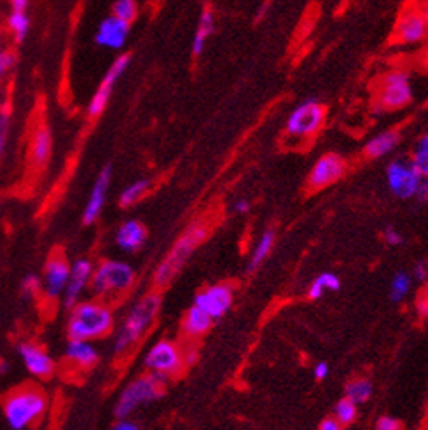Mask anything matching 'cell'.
Returning a JSON list of instances; mask_svg holds the SVG:
<instances>
[{
	"mask_svg": "<svg viewBox=\"0 0 428 430\" xmlns=\"http://www.w3.org/2000/svg\"><path fill=\"white\" fill-rule=\"evenodd\" d=\"M275 240H276V233L273 230H266L262 236L257 242L256 249H254L252 255H250V262H249V271H256L257 268H261L262 262L268 259V255L271 254L273 247H275Z\"/></svg>",
	"mask_w": 428,
	"mask_h": 430,
	"instance_id": "25",
	"label": "cell"
},
{
	"mask_svg": "<svg viewBox=\"0 0 428 430\" xmlns=\"http://www.w3.org/2000/svg\"><path fill=\"white\" fill-rule=\"evenodd\" d=\"M18 354L32 377L49 378L55 373V359L41 344L32 343V341H25V343H21L18 347Z\"/></svg>",
	"mask_w": 428,
	"mask_h": 430,
	"instance_id": "15",
	"label": "cell"
},
{
	"mask_svg": "<svg viewBox=\"0 0 428 430\" xmlns=\"http://www.w3.org/2000/svg\"><path fill=\"white\" fill-rule=\"evenodd\" d=\"M11 4V11H21V13H26L28 9V0H9Z\"/></svg>",
	"mask_w": 428,
	"mask_h": 430,
	"instance_id": "44",
	"label": "cell"
},
{
	"mask_svg": "<svg viewBox=\"0 0 428 430\" xmlns=\"http://www.w3.org/2000/svg\"><path fill=\"white\" fill-rule=\"evenodd\" d=\"M372 395V383L367 378H355L346 385L345 397L355 402V404H364L371 399Z\"/></svg>",
	"mask_w": 428,
	"mask_h": 430,
	"instance_id": "27",
	"label": "cell"
},
{
	"mask_svg": "<svg viewBox=\"0 0 428 430\" xmlns=\"http://www.w3.org/2000/svg\"><path fill=\"white\" fill-rule=\"evenodd\" d=\"M93 262L90 259H77L74 265H71V275H68L67 287L63 290V303L68 308L79 303L84 290L90 287L91 277H93Z\"/></svg>",
	"mask_w": 428,
	"mask_h": 430,
	"instance_id": "16",
	"label": "cell"
},
{
	"mask_svg": "<svg viewBox=\"0 0 428 430\" xmlns=\"http://www.w3.org/2000/svg\"><path fill=\"white\" fill-rule=\"evenodd\" d=\"M65 357H67L68 362L79 367V369H90V367L96 366L100 355L91 341L71 339L67 348H65Z\"/></svg>",
	"mask_w": 428,
	"mask_h": 430,
	"instance_id": "21",
	"label": "cell"
},
{
	"mask_svg": "<svg viewBox=\"0 0 428 430\" xmlns=\"http://www.w3.org/2000/svg\"><path fill=\"white\" fill-rule=\"evenodd\" d=\"M325 121V108L317 100H306L292 111V114L287 119V130L288 137L296 138H310L322 128Z\"/></svg>",
	"mask_w": 428,
	"mask_h": 430,
	"instance_id": "7",
	"label": "cell"
},
{
	"mask_svg": "<svg viewBox=\"0 0 428 430\" xmlns=\"http://www.w3.org/2000/svg\"><path fill=\"white\" fill-rule=\"evenodd\" d=\"M212 325H214L212 317H208L203 309H199L198 306L192 304L191 308L187 309L186 317H184L182 329L189 338H202L203 334H207V332L210 331Z\"/></svg>",
	"mask_w": 428,
	"mask_h": 430,
	"instance_id": "23",
	"label": "cell"
},
{
	"mask_svg": "<svg viewBox=\"0 0 428 430\" xmlns=\"http://www.w3.org/2000/svg\"><path fill=\"white\" fill-rule=\"evenodd\" d=\"M4 416L13 430H25L36 425L48 411V397L33 387H23L4 399Z\"/></svg>",
	"mask_w": 428,
	"mask_h": 430,
	"instance_id": "3",
	"label": "cell"
},
{
	"mask_svg": "<svg viewBox=\"0 0 428 430\" xmlns=\"http://www.w3.org/2000/svg\"><path fill=\"white\" fill-rule=\"evenodd\" d=\"M160 309L161 296L157 292H149L144 297H140L128 312L118 336H115L114 354L125 355L126 352H130L138 341L144 338L149 329L156 322Z\"/></svg>",
	"mask_w": 428,
	"mask_h": 430,
	"instance_id": "1",
	"label": "cell"
},
{
	"mask_svg": "<svg viewBox=\"0 0 428 430\" xmlns=\"http://www.w3.org/2000/svg\"><path fill=\"white\" fill-rule=\"evenodd\" d=\"M400 143V133L395 130L383 131V133L376 135L371 140L365 143L364 154L371 160H377V158H383L387 154H390L393 149Z\"/></svg>",
	"mask_w": 428,
	"mask_h": 430,
	"instance_id": "22",
	"label": "cell"
},
{
	"mask_svg": "<svg viewBox=\"0 0 428 430\" xmlns=\"http://www.w3.org/2000/svg\"><path fill=\"white\" fill-rule=\"evenodd\" d=\"M233 210L236 212V214H249V210H250V201H249V200H245V198H240V200L234 201Z\"/></svg>",
	"mask_w": 428,
	"mask_h": 430,
	"instance_id": "43",
	"label": "cell"
},
{
	"mask_svg": "<svg viewBox=\"0 0 428 430\" xmlns=\"http://www.w3.org/2000/svg\"><path fill=\"white\" fill-rule=\"evenodd\" d=\"M207 226H203L202 222H196L177 240L175 245L165 255V259L156 268V273H154V285H156V289H165V287L172 284L173 278L187 265V261L194 254V250L198 249L199 243L207 238Z\"/></svg>",
	"mask_w": 428,
	"mask_h": 430,
	"instance_id": "4",
	"label": "cell"
},
{
	"mask_svg": "<svg viewBox=\"0 0 428 430\" xmlns=\"http://www.w3.org/2000/svg\"><path fill=\"white\" fill-rule=\"evenodd\" d=\"M412 275H414V278L418 282H425L428 277V270H427V262L425 261H419L414 265V271H412Z\"/></svg>",
	"mask_w": 428,
	"mask_h": 430,
	"instance_id": "40",
	"label": "cell"
},
{
	"mask_svg": "<svg viewBox=\"0 0 428 430\" xmlns=\"http://www.w3.org/2000/svg\"><path fill=\"white\" fill-rule=\"evenodd\" d=\"M147 240V230L140 220L130 219L118 227L115 243L122 252H137Z\"/></svg>",
	"mask_w": 428,
	"mask_h": 430,
	"instance_id": "20",
	"label": "cell"
},
{
	"mask_svg": "<svg viewBox=\"0 0 428 430\" xmlns=\"http://www.w3.org/2000/svg\"><path fill=\"white\" fill-rule=\"evenodd\" d=\"M318 430H343V425L334 416H329L318 425Z\"/></svg>",
	"mask_w": 428,
	"mask_h": 430,
	"instance_id": "42",
	"label": "cell"
},
{
	"mask_svg": "<svg viewBox=\"0 0 428 430\" xmlns=\"http://www.w3.org/2000/svg\"><path fill=\"white\" fill-rule=\"evenodd\" d=\"M13 65H14V54L0 49V81H2L4 76L11 71Z\"/></svg>",
	"mask_w": 428,
	"mask_h": 430,
	"instance_id": "38",
	"label": "cell"
},
{
	"mask_svg": "<svg viewBox=\"0 0 428 430\" xmlns=\"http://www.w3.org/2000/svg\"><path fill=\"white\" fill-rule=\"evenodd\" d=\"M357 416H358V406L350 401V399L345 397L335 404L334 418L343 425V427L353 424V421L357 420Z\"/></svg>",
	"mask_w": 428,
	"mask_h": 430,
	"instance_id": "32",
	"label": "cell"
},
{
	"mask_svg": "<svg viewBox=\"0 0 428 430\" xmlns=\"http://www.w3.org/2000/svg\"><path fill=\"white\" fill-rule=\"evenodd\" d=\"M68 275H71V265L63 255L56 254L53 257H49V261L46 262L44 277H42L41 287L42 292L46 294V297L49 300H56V297L63 296V290L67 287Z\"/></svg>",
	"mask_w": 428,
	"mask_h": 430,
	"instance_id": "14",
	"label": "cell"
},
{
	"mask_svg": "<svg viewBox=\"0 0 428 430\" xmlns=\"http://www.w3.org/2000/svg\"><path fill=\"white\" fill-rule=\"evenodd\" d=\"M374 430H402V424L393 416H381Z\"/></svg>",
	"mask_w": 428,
	"mask_h": 430,
	"instance_id": "36",
	"label": "cell"
},
{
	"mask_svg": "<svg viewBox=\"0 0 428 430\" xmlns=\"http://www.w3.org/2000/svg\"><path fill=\"white\" fill-rule=\"evenodd\" d=\"M23 290L26 294H36L41 290V280L36 277V275H28V277L23 280Z\"/></svg>",
	"mask_w": 428,
	"mask_h": 430,
	"instance_id": "39",
	"label": "cell"
},
{
	"mask_svg": "<svg viewBox=\"0 0 428 430\" xmlns=\"http://www.w3.org/2000/svg\"><path fill=\"white\" fill-rule=\"evenodd\" d=\"M165 385H167V378L156 373H147L144 377L133 379L119 395V401L115 404V416H130L142 406L150 404L156 399H160L165 392Z\"/></svg>",
	"mask_w": 428,
	"mask_h": 430,
	"instance_id": "6",
	"label": "cell"
},
{
	"mask_svg": "<svg viewBox=\"0 0 428 430\" xmlns=\"http://www.w3.org/2000/svg\"><path fill=\"white\" fill-rule=\"evenodd\" d=\"M427 177H422L418 170L411 165V161L395 160L387 168V184L390 191L400 200H409L416 196L419 184Z\"/></svg>",
	"mask_w": 428,
	"mask_h": 430,
	"instance_id": "10",
	"label": "cell"
},
{
	"mask_svg": "<svg viewBox=\"0 0 428 430\" xmlns=\"http://www.w3.org/2000/svg\"><path fill=\"white\" fill-rule=\"evenodd\" d=\"M112 430H140V429H138V425L133 424V421L122 420V421H119V424L115 425Z\"/></svg>",
	"mask_w": 428,
	"mask_h": 430,
	"instance_id": "45",
	"label": "cell"
},
{
	"mask_svg": "<svg viewBox=\"0 0 428 430\" xmlns=\"http://www.w3.org/2000/svg\"><path fill=\"white\" fill-rule=\"evenodd\" d=\"M133 284L135 270L131 268L128 262L107 259L93 270L90 287L95 292V296L107 300V297H115L128 292Z\"/></svg>",
	"mask_w": 428,
	"mask_h": 430,
	"instance_id": "5",
	"label": "cell"
},
{
	"mask_svg": "<svg viewBox=\"0 0 428 430\" xmlns=\"http://www.w3.org/2000/svg\"><path fill=\"white\" fill-rule=\"evenodd\" d=\"M427 196H428V184H427V179H425L422 182V184H419V188H418V191H416L414 198H418L419 201H425Z\"/></svg>",
	"mask_w": 428,
	"mask_h": 430,
	"instance_id": "46",
	"label": "cell"
},
{
	"mask_svg": "<svg viewBox=\"0 0 428 430\" xmlns=\"http://www.w3.org/2000/svg\"><path fill=\"white\" fill-rule=\"evenodd\" d=\"M184 366V354L177 343L169 339H161L150 347L145 355V367L149 373H156L160 377H175Z\"/></svg>",
	"mask_w": 428,
	"mask_h": 430,
	"instance_id": "8",
	"label": "cell"
},
{
	"mask_svg": "<svg viewBox=\"0 0 428 430\" xmlns=\"http://www.w3.org/2000/svg\"><path fill=\"white\" fill-rule=\"evenodd\" d=\"M418 308H419V315L423 317V319H427V296L425 297H419L418 301Z\"/></svg>",
	"mask_w": 428,
	"mask_h": 430,
	"instance_id": "47",
	"label": "cell"
},
{
	"mask_svg": "<svg viewBox=\"0 0 428 430\" xmlns=\"http://www.w3.org/2000/svg\"><path fill=\"white\" fill-rule=\"evenodd\" d=\"M346 173V161L339 154H323L311 168L308 184L313 189H323L334 184Z\"/></svg>",
	"mask_w": 428,
	"mask_h": 430,
	"instance_id": "13",
	"label": "cell"
},
{
	"mask_svg": "<svg viewBox=\"0 0 428 430\" xmlns=\"http://www.w3.org/2000/svg\"><path fill=\"white\" fill-rule=\"evenodd\" d=\"M329 371H330L329 364H327V362H318L317 366L313 367V377L317 378L318 382H322V379H325L327 377H329Z\"/></svg>",
	"mask_w": 428,
	"mask_h": 430,
	"instance_id": "41",
	"label": "cell"
},
{
	"mask_svg": "<svg viewBox=\"0 0 428 430\" xmlns=\"http://www.w3.org/2000/svg\"><path fill=\"white\" fill-rule=\"evenodd\" d=\"M412 285V277L406 271H399L393 275L392 284H390V297L393 303H400L402 300H406L409 294Z\"/></svg>",
	"mask_w": 428,
	"mask_h": 430,
	"instance_id": "31",
	"label": "cell"
},
{
	"mask_svg": "<svg viewBox=\"0 0 428 430\" xmlns=\"http://www.w3.org/2000/svg\"><path fill=\"white\" fill-rule=\"evenodd\" d=\"M234 300V290L229 284H215L203 289L202 292L196 294L194 306L212 317V320H221L227 312Z\"/></svg>",
	"mask_w": 428,
	"mask_h": 430,
	"instance_id": "11",
	"label": "cell"
},
{
	"mask_svg": "<svg viewBox=\"0 0 428 430\" xmlns=\"http://www.w3.org/2000/svg\"><path fill=\"white\" fill-rule=\"evenodd\" d=\"M7 369H9V366H7V362H4V360H0V374H6Z\"/></svg>",
	"mask_w": 428,
	"mask_h": 430,
	"instance_id": "48",
	"label": "cell"
},
{
	"mask_svg": "<svg viewBox=\"0 0 428 430\" xmlns=\"http://www.w3.org/2000/svg\"><path fill=\"white\" fill-rule=\"evenodd\" d=\"M51 149H53L51 131H49L46 126L37 128V131L33 133V138H32V145H30V158H32L33 165L37 166L46 165L49 160V156H51Z\"/></svg>",
	"mask_w": 428,
	"mask_h": 430,
	"instance_id": "24",
	"label": "cell"
},
{
	"mask_svg": "<svg viewBox=\"0 0 428 430\" xmlns=\"http://www.w3.org/2000/svg\"><path fill=\"white\" fill-rule=\"evenodd\" d=\"M411 165L418 170V173L422 177L428 175V137L423 135L416 143L414 154H412Z\"/></svg>",
	"mask_w": 428,
	"mask_h": 430,
	"instance_id": "33",
	"label": "cell"
},
{
	"mask_svg": "<svg viewBox=\"0 0 428 430\" xmlns=\"http://www.w3.org/2000/svg\"><path fill=\"white\" fill-rule=\"evenodd\" d=\"M214 14H212V11L207 9L205 13L202 14V18H199L198 30H196L194 41H192V54H194V56H199V54L203 53L207 39L214 32Z\"/></svg>",
	"mask_w": 428,
	"mask_h": 430,
	"instance_id": "26",
	"label": "cell"
},
{
	"mask_svg": "<svg viewBox=\"0 0 428 430\" xmlns=\"http://www.w3.org/2000/svg\"><path fill=\"white\" fill-rule=\"evenodd\" d=\"M9 126H11V112L7 106L0 108V158L4 156V150L7 145V137H9Z\"/></svg>",
	"mask_w": 428,
	"mask_h": 430,
	"instance_id": "35",
	"label": "cell"
},
{
	"mask_svg": "<svg viewBox=\"0 0 428 430\" xmlns=\"http://www.w3.org/2000/svg\"><path fill=\"white\" fill-rule=\"evenodd\" d=\"M383 238H385V242H387L388 245H392V247H399V245H402V243H404L402 233H400L399 230H395V227H392V226H388L387 230H385Z\"/></svg>",
	"mask_w": 428,
	"mask_h": 430,
	"instance_id": "37",
	"label": "cell"
},
{
	"mask_svg": "<svg viewBox=\"0 0 428 430\" xmlns=\"http://www.w3.org/2000/svg\"><path fill=\"white\" fill-rule=\"evenodd\" d=\"M339 289H341V280H339L334 273H322L318 275L313 280V284L310 285L308 296H310V300H320L325 290H333V292H335V290Z\"/></svg>",
	"mask_w": 428,
	"mask_h": 430,
	"instance_id": "29",
	"label": "cell"
},
{
	"mask_svg": "<svg viewBox=\"0 0 428 430\" xmlns=\"http://www.w3.org/2000/svg\"><path fill=\"white\" fill-rule=\"evenodd\" d=\"M110 179H112V166H105V168L100 172V175L96 177L93 189H91V195L88 198V203L84 207L83 220L84 224H93L98 219L100 214L103 210V205H105L107 193L110 188Z\"/></svg>",
	"mask_w": 428,
	"mask_h": 430,
	"instance_id": "18",
	"label": "cell"
},
{
	"mask_svg": "<svg viewBox=\"0 0 428 430\" xmlns=\"http://www.w3.org/2000/svg\"><path fill=\"white\" fill-rule=\"evenodd\" d=\"M112 11H114L112 14H114L115 18L122 19V21L126 23H131L138 14L137 0H115Z\"/></svg>",
	"mask_w": 428,
	"mask_h": 430,
	"instance_id": "34",
	"label": "cell"
},
{
	"mask_svg": "<svg viewBox=\"0 0 428 430\" xmlns=\"http://www.w3.org/2000/svg\"><path fill=\"white\" fill-rule=\"evenodd\" d=\"M149 188H150V180L147 179H140L133 182V184H130L128 188L121 193V196H119V203H121V207L125 208L131 207V205H135L137 201H140L142 198L147 195Z\"/></svg>",
	"mask_w": 428,
	"mask_h": 430,
	"instance_id": "30",
	"label": "cell"
},
{
	"mask_svg": "<svg viewBox=\"0 0 428 430\" xmlns=\"http://www.w3.org/2000/svg\"><path fill=\"white\" fill-rule=\"evenodd\" d=\"M114 329V313L103 301H79L72 306L68 319V338L95 341L110 334Z\"/></svg>",
	"mask_w": 428,
	"mask_h": 430,
	"instance_id": "2",
	"label": "cell"
},
{
	"mask_svg": "<svg viewBox=\"0 0 428 430\" xmlns=\"http://www.w3.org/2000/svg\"><path fill=\"white\" fill-rule=\"evenodd\" d=\"M7 29L16 42H23L30 32V16L28 13L21 11H11L7 16Z\"/></svg>",
	"mask_w": 428,
	"mask_h": 430,
	"instance_id": "28",
	"label": "cell"
},
{
	"mask_svg": "<svg viewBox=\"0 0 428 430\" xmlns=\"http://www.w3.org/2000/svg\"><path fill=\"white\" fill-rule=\"evenodd\" d=\"M130 58H131L130 54H122V56H119L118 60L110 65L105 77H103V81L100 83L98 90H96V93L93 95V100H91L90 106H88V114H90L91 118H96V116H100L103 111H105L115 83L121 79V76L125 73L126 68H128Z\"/></svg>",
	"mask_w": 428,
	"mask_h": 430,
	"instance_id": "12",
	"label": "cell"
},
{
	"mask_svg": "<svg viewBox=\"0 0 428 430\" xmlns=\"http://www.w3.org/2000/svg\"><path fill=\"white\" fill-rule=\"evenodd\" d=\"M412 102V86L407 72L385 73L377 93V103L383 108H402Z\"/></svg>",
	"mask_w": 428,
	"mask_h": 430,
	"instance_id": "9",
	"label": "cell"
},
{
	"mask_svg": "<svg viewBox=\"0 0 428 430\" xmlns=\"http://www.w3.org/2000/svg\"><path fill=\"white\" fill-rule=\"evenodd\" d=\"M128 34H130V23L122 21V19L115 18L114 14H112V16L105 18L98 25L95 42L98 46H102V48L119 49L125 46L126 39H128Z\"/></svg>",
	"mask_w": 428,
	"mask_h": 430,
	"instance_id": "19",
	"label": "cell"
},
{
	"mask_svg": "<svg viewBox=\"0 0 428 430\" xmlns=\"http://www.w3.org/2000/svg\"><path fill=\"white\" fill-rule=\"evenodd\" d=\"M395 37L402 44H416L427 37V16L422 11L409 9L395 25Z\"/></svg>",
	"mask_w": 428,
	"mask_h": 430,
	"instance_id": "17",
	"label": "cell"
}]
</instances>
